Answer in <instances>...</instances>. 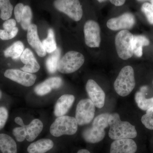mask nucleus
I'll return each mask as SVG.
<instances>
[{"label": "nucleus", "instance_id": "nucleus-1", "mask_svg": "<svg viewBox=\"0 0 153 153\" xmlns=\"http://www.w3.org/2000/svg\"><path fill=\"white\" fill-rule=\"evenodd\" d=\"M108 126V136L112 140L133 139L137 135L135 126L128 122L121 120L119 114L117 113L110 114Z\"/></svg>", "mask_w": 153, "mask_h": 153}, {"label": "nucleus", "instance_id": "nucleus-2", "mask_svg": "<svg viewBox=\"0 0 153 153\" xmlns=\"http://www.w3.org/2000/svg\"><path fill=\"white\" fill-rule=\"evenodd\" d=\"M108 113H103L97 116L91 126L85 128L82 133V137L87 143H96L104 139L105 129L108 126Z\"/></svg>", "mask_w": 153, "mask_h": 153}, {"label": "nucleus", "instance_id": "nucleus-3", "mask_svg": "<svg viewBox=\"0 0 153 153\" xmlns=\"http://www.w3.org/2000/svg\"><path fill=\"white\" fill-rule=\"evenodd\" d=\"M133 68L127 66L122 68L117 78L115 80L114 86L118 95L126 97L129 95L135 86Z\"/></svg>", "mask_w": 153, "mask_h": 153}, {"label": "nucleus", "instance_id": "nucleus-4", "mask_svg": "<svg viewBox=\"0 0 153 153\" xmlns=\"http://www.w3.org/2000/svg\"><path fill=\"white\" fill-rule=\"evenodd\" d=\"M78 128L75 118L68 116L59 117L55 120L50 128V133L53 136L59 137L63 135L74 134Z\"/></svg>", "mask_w": 153, "mask_h": 153}, {"label": "nucleus", "instance_id": "nucleus-5", "mask_svg": "<svg viewBox=\"0 0 153 153\" xmlns=\"http://www.w3.org/2000/svg\"><path fill=\"white\" fill-rule=\"evenodd\" d=\"M85 61V57L76 51L68 52L59 60L57 70L63 74H69L79 69Z\"/></svg>", "mask_w": 153, "mask_h": 153}, {"label": "nucleus", "instance_id": "nucleus-6", "mask_svg": "<svg viewBox=\"0 0 153 153\" xmlns=\"http://www.w3.org/2000/svg\"><path fill=\"white\" fill-rule=\"evenodd\" d=\"M133 38L132 34L126 30H121L116 36V49L121 59L127 60L133 55Z\"/></svg>", "mask_w": 153, "mask_h": 153}, {"label": "nucleus", "instance_id": "nucleus-7", "mask_svg": "<svg viewBox=\"0 0 153 153\" xmlns=\"http://www.w3.org/2000/svg\"><path fill=\"white\" fill-rule=\"evenodd\" d=\"M54 5L57 10L75 22L82 19L83 12L79 0H55Z\"/></svg>", "mask_w": 153, "mask_h": 153}, {"label": "nucleus", "instance_id": "nucleus-8", "mask_svg": "<svg viewBox=\"0 0 153 153\" xmlns=\"http://www.w3.org/2000/svg\"><path fill=\"white\" fill-rule=\"evenodd\" d=\"M95 106L89 99H84L79 101L76 105L75 119L79 126L90 123L94 118Z\"/></svg>", "mask_w": 153, "mask_h": 153}, {"label": "nucleus", "instance_id": "nucleus-9", "mask_svg": "<svg viewBox=\"0 0 153 153\" xmlns=\"http://www.w3.org/2000/svg\"><path fill=\"white\" fill-rule=\"evenodd\" d=\"M84 37L85 44L91 48L99 47L101 42L100 29L97 22L89 20L84 26Z\"/></svg>", "mask_w": 153, "mask_h": 153}, {"label": "nucleus", "instance_id": "nucleus-10", "mask_svg": "<svg viewBox=\"0 0 153 153\" xmlns=\"http://www.w3.org/2000/svg\"><path fill=\"white\" fill-rule=\"evenodd\" d=\"M4 75L7 78L26 87L33 85L37 78L35 74L18 69H7Z\"/></svg>", "mask_w": 153, "mask_h": 153}, {"label": "nucleus", "instance_id": "nucleus-11", "mask_svg": "<svg viewBox=\"0 0 153 153\" xmlns=\"http://www.w3.org/2000/svg\"><path fill=\"white\" fill-rule=\"evenodd\" d=\"M85 89L89 99L95 107L101 108L104 106L105 101V94L101 87L93 79L88 80Z\"/></svg>", "mask_w": 153, "mask_h": 153}, {"label": "nucleus", "instance_id": "nucleus-12", "mask_svg": "<svg viewBox=\"0 0 153 153\" xmlns=\"http://www.w3.org/2000/svg\"><path fill=\"white\" fill-rule=\"evenodd\" d=\"M135 23L134 17L130 13H125L120 16L112 18L107 22V26L110 30L116 31L131 29Z\"/></svg>", "mask_w": 153, "mask_h": 153}, {"label": "nucleus", "instance_id": "nucleus-13", "mask_svg": "<svg viewBox=\"0 0 153 153\" xmlns=\"http://www.w3.org/2000/svg\"><path fill=\"white\" fill-rule=\"evenodd\" d=\"M27 39L28 43L40 57H44L47 54L43 44L40 40L38 35V28L34 24H31L28 28Z\"/></svg>", "mask_w": 153, "mask_h": 153}, {"label": "nucleus", "instance_id": "nucleus-14", "mask_svg": "<svg viewBox=\"0 0 153 153\" xmlns=\"http://www.w3.org/2000/svg\"><path fill=\"white\" fill-rule=\"evenodd\" d=\"M137 146L132 139L115 140L111 145L110 153H135Z\"/></svg>", "mask_w": 153, "mask_h": 153}, {"label": "nucleus", "instance_id": "nucleus-15", "mask_svg": "<svg viewBox=\"0 0 153 153\" xmlns=\"http://www.w3.org/2000/svg\"><path fill=\"white\" fill-rule=\"evenodd\" d=\"M20 58L22 63L25 64L22 68L23 71L33 73L39 71L40 65L37 62L33 52L30 49L27 48L24 50Z\"/></svg>", "mask_w": 153, "mask_h": 153}, {"label": "nucleus", "instance_id": "nucleus-16", "mask_svg": "<svg viewBox=\"0 0 153 153\" xmlns=\"http://www.w3.org/2000/svg\"><path fill=\"white\" fill-rule=\"evenodd\" d=\"M62 83V79L60 77H51L37 85L34 90L38 95H44L51 92L52 89H57L60 88Z\"/></svg>", "mask_w": 153, "mask_h": 153}, {"label": "nucleus", "instance_id": "nucleus-17", "mask_svg": "<svg viewBox=\"0 0 153 153\" xmlns=\"http://www.w3.org/2000/svg\"><path fill=\"white\" fill-rule=\"evenodd\" d=\"M75 97L71 94H64L58 99L55 104L54 114L57 117L66 114L74 103Z\"/></svg>", "mask_w": 153, "mask_h": 153}, {"label": "nucleus", "instance_id": "nucleus-18", "mask_svg": "<svg viewBox=\"0 0 153 153\" xmlns=\"http://www.w3.org/2000/svg\"><path fill=\"white\" fill-rule=\"evenodd\" d=\"M54 146V143L48 139H42L32 143L27 148L29 153H45Z\"/></svg>", "mask_w": 153, "mask_h": 153}, {"label": "nucleus", "instance_id": "nucleus-19", "mask_svg": "<svg viewBox=\"0 0 153 153\" xmlns=\"http://www.w3.org/2000/svg\"><path fill=\"white\" fill-rule=\"evenodd\" d=\"M43 124L38 119L33 120L28 125L25 126L26 139L29 142H32L36 139L43 130Z\"/></svg>", "mask_w": 153, "mask_h": 153}, {"label": "nucleus", "instance_id": "nucleus-20", "mask_svg": "<svg viewBox=\"0 0 153 153\" xmlns=\"http://www.w3.org/2000/svg\"><path fill=\"white\" fill-rule=\"evenodd\" d=\"M0 150L2 153H17L16 143L10 136L0 134Z\"/></svg>", "mask_w": 153, "mask_h": 153}, {"label": "nucleus", "instance_id": "nucleus-21", "mask_svg": "<svg viewBox=\"0 0 153 153\" xmlns=\"http://www.w3.org/2000/svg\"><path fill=\"white\" fill-rule=\"evenodd\" d=\"M24 45L20 41L15 42L5 50L4 55L6 57H11L13 59H18L24 51Z\"/></svg>", "mask_w": 153, "mask_h": 153}, {"label": "nucleus", "instance_id": "nucleus-22", "mask_svg": "<svg viewBox=\"0 0 153 153\" xmlns=\"http://www.w3.org/2000/svg\"><path fill=\"white\" fill-rule=\"evenodd\" d=\"M149 44V41L147 38L143 36H134L133 41L134 54L138 57L143 55V47Z\"/></svg>", "mask_w": 153, "mask_h": 153}, {"label": "nucleus", "instance_id": "nucleus-23", "mask_svg": "<svg viewBox=\"0 0 153 153\" xmlns=\"http://www.w3.org/2000/svg\"><path fill=\"white\" fill-rule=\"evenodd\" d=\"M48 57L46 61L47 70L50 73H54L57 69L58 63L60 60V49L57 48Z\"/></svg>", "mask_w": 153, "mask_h": 153}, {"label": "nucleus", "instance_id": "nucleus-24", "mask_svg": "<svg viewBox=\"0 0 153 153\" xmlns=\"http://www.w3.org/2000/svg\"><path fill=\"white\" fill-rule=\"evenodd\" d=\"M135 100L140 109L147 111L153 106V97L146 98L143 91H138L135 96Z\"/></svg>", "mask_w": 153, "mask_h": 153}, {"label": "nucleus", "instance_id": "nucleus-25", "mask_svg": "<svg viewBox=\"0 0 153 153\" xmlns=\"http://www.w3.org/2000/svg\"><path fill=\"white\" fill-rule=\"evenodd\" d=\"M42 44L45 51L48 53H52L57 49L54 31L52 29H49L48 30L47 38L43 40Z\"/></svg>", "mask_w": 153, "mask_h": 153}, {"label": "nucleus", "instance_id": "nucleus-26", "mask_svg": "<svg viewBox=\"0 0 153 153\" xmlns=\"http://www.w3.org/2000/svg\"><path fill=\"white\" fill-rule=\"evenodd\" d=\"M13 7L10 0H0V18L3 20H7L11 17Z\"/></svg>", "mask_w": 153, "mask_h": 153}, {"label": "nucleus", "instance_id": "nucleus-27", "mask_svg": "<svg viewBox=\"0 0 153 153\" xmlns=\"http://www.w3.org/2000/svg\"><path fill=\"white\" fill-rule=\"evenodd\" d=\"M33 13L31 8L29 6H25L23 10L21 18V25L22 28L25 30H27L31 25Z\"/></svg>", "mask_w": 153, "mask_h": 153}, {"label": "nucleus", "instance_id": "nucleus-28", "mask_svg": "<svg viewBox=\"0 0 153 153\" xmlns=\"http://www.w3.org/2000/svg\"><path fill=\"white\" fill-rule=\"evenodd\" d=\"M141 122L147 128L153 130V106L146 111L141 118Z\"/></svg>", "mask_w": 153, "mask_h": 153}, {"label": "nucleus", "instance_id": "nucleus-29", "mask_svg": "<svg viewBox=\"0 0 153 153\" xmlns=\"http://www.w3.org/2000/svg\"><path fill=\"white\" fill-rule=\"evenodd\" d=\"M141 10L145 14L148 22L153 25V7L150 3L146 2L143 4Z\"/></svg>", "mask_w": 153, "mask_h": 153}, {"label": "nucleus", "instance_id": "nucleus-30", "mask_svg": "<svg viewBox=\"0 0 153 153\" xmlns=\"http://www.w3.org/2000/svg\"><path fill=\"white\" fill-rule=\"evenodd\" d=\"M18 31L19 29L16 27L10 33H8L4 30H0V39L4 41L13 39L17 36Z\"/></svg>", "mask_w": 153, "mask_h": 153}, {"label": "nucleus", "instance_id": "nucleus-31", "mask_svg": "<svg viewBox=\"0 0 153 153\" xmlns=\"http://www.w3.org/2000/svg\"><path fill=\"white\" fill-rule=\"evenodd\" d=\"M13 134L18 142H22L26 139V132L25 127L16 128L13 130Z\"/></svg>", "mask_w": 153, "mask_h": 153}, {"label": "nucleus", "instance_id": "nucleus-32", "mask_svg": "<svg viewBox=\"0 0 153 153\" xmlns=\"http://www.w3.org/2000/svg\"><path fill=\"white\" fill-rule=\"evenodd\" d=\"M8 117L7 110L4 107H0V130L4 127Z\"/></svg>", "mask_w": 153, "mask_h": 153}, {"label": "nucleus", "instance_id": "nucleus-33", "mask_svg": "<svg viewBox=\"0 0 153 153\" xmlns=\"http://www.w3.org/2000/svg\"><path fill=\"white\" fill-rule=\"evenodd\" d=\"M25 6L22 3H19V4H17L14 9L15 18H16V21L18 23L21 22L22 13H23V10H24Z\"/></svg>", "mask_w": 153, "mask_h": 153}, {"label": "nucleus", "instance_id": "nucleus-34", "mask_svg": "<svg viewBox=\"0 0 153 153\" xmlns=\"http://www.w3.org/2000/svg\"><path fill=\"white\" fill-rule=\"evenodd\" d=\"M16 25V22L13 19H9L6 20L3 25L4 30L10 33L15 27Z\"/></svg>", "mask_w": 153, "mask_h": 153}, {"label": "nucleus", "instance_id": "nucleus-35", "mask_svg": "<svg viewBox=\"0 0 153 153\" xmlns=\"http://www.w3.org/2000/svg\"><path fill=\"white\" fill-rule=\"evenodd\" d=\"M113 4L117 7L122 6L125 3L126 0H109Z\"/></svg>", "mask_w": 153, "mask_h": 153}, {"label": "nucleus", "instance_id": "nucleus-36", "mask_svg": "<svg viewBox=\"0 0 153 153\" xmlns=\"http://www.w3.org/2000/svg\"><path fill=\"white\" fill-rule=\"evenodd\" d=\"M15 121L17 124L21 126V127H25V126H26L24 124V122H23V121L22 120V118L19 117H16L15 118Z\"/></svg>", "mask_w": 153, "mask_h": 153}, {"label": "nucleus", "instance_id": "nucleus-37", "mask_svg": "<svg viewBox=\"0 0 153 153\" xmlns=\"http://www.w3.org/2000/svg\"><path fill=\"white\" fill-rule=\"evenodd\" d=\"M77 153H91L90 152L86 149H81L78 151Z\"/></svg>", "mask_w": 153, "mask_h": 153}, {"label": "nucleus", "instance_id": "nucleus-38", "mask_svg": "<svg viewBox=\"0 0 153 153\" xmlns=\"http://www.w3.org/2000/svg\"><path fill=\"white\" fill-rule=\"evenodd\" d=\"M107 0H97L98 2H99L100 3H102L103 2Z\"/></svg>", "mask_w": 153, "mask_h": 153}, {"label": "nucleus", "instance_id": "nucleus-39", "mask_svg": "<svg viewBox=\"0 0 153 153\" xmlns=\"http://www.w3.org/2000/svg\"><path fill=\"white\" fill-rule=\"evenodd\" d=\"M137 1H138L143 2L145 1H149V0H137Z\"/></svg>", "mask_w": 153, "mask_h": 153}, {"label": "nucleus", "instance_id": "nucleus-40", "mask_svg": "<svg viewBox=\"0 0 153 153\" xmlns=\"http://www.w3.org/2000/svg\"><path fill=\"white\" fill-rule=\"evenodd\" d=\"M151 4H152V6L153 7V0H151Z\"/></svg>", "mask_w": 153, "mask_h": 153}, {"label": "nucleus", "instance_id": "nucleus-41", "mask_svg": "<svg viewBox=\"0 0 153 153\" xmlns=\"http://www.w3.org/2000/svg\"><path fill=\"white\" fill-rule=\"evenodd\" d=\"M1 97H2L1 91L0 90V99L1 98Z\"/></svg>", "mask_w": 153, "mask_h": 153}, {"label": "nucleus", "instance_id": "nucleus-42", "mask_svg": "<svg viewBox=\"0 0 153 153\" xmlns=\"http://www.w3.org/2000/svg\"></svg>", "mask_w": 153, "mask_h": 153}]
</instances>
